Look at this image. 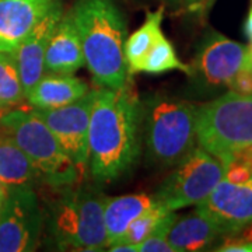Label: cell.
I'll use <instances>...</instances> for the list:
<instances>
[{"label": "cell", "mask_w": 252, "mask_h": 252, "mask_svg": "<svg viewBox=\"0 0 252 252\" xmlns=\"http://www.w3.org/2000/svg\"><path fill=\"white\" fill-rule=\"evenodd\" d=\"M165 6L161 4L156 11L146 14L142 27L137 28L125 41V58L129 74H135L139 70L140 63L149 54L156 41L162 35L161 23L164 18Z\"/></svg>", "instance_id": "cell-19"}, {"label": "cell", "mask_w": 252, "mask_h": 252, "mask_svg": "<svg viewBox=\"0 0 252 252\" xmlns=\"http://www.w3.org/2000/svg\"><path fill=\"white\" fill-rule=\"evenodd\" d=\"M84 66L79 32L69 11L63 13L51 35L45 54V72L74 74Z\"/></svg>", "instance_id": "cell-14"}, {"label": "cell", "mask_w": 252, "mask_h": 252, "mask_svg": "<svg viewBox=\"0 0 252 252\" xmlns=\"http://www.w3.org/2000/svg\"><path fill=\"white\" fill-rule=\"evenodd\" d=\"M89 91V84L73 74L45 72L27 94V102L35 109L59 108L84 97Z\"/></svg>", "instance_id": "cell-15"}, {"label": "cell", "mask_w": 252, "mask_h": 252, "mask_svg": "<svg viewBox=\"0 0 252 252\" xmlns=\"http://www.w3.org/2000/svg\"><path fill=\"white\" fill-rule=\"evenodd\" d=\"M221 237L224 235L216 223L196 209L187 216L175 217L168 231V243L175 252L205 251Z\"/></svg>", "instance_id": "cell-16"}, {"label": "cell", "mask_w": 252, "mask_h": 252, "mask_svg": "<svg viewBox=\"0 0 252 252\" xmlns=\"http://www.w3.org/2000/svg\"><path fill=\"white\" fill-rule=\"evenodd\" d=\"M216 0H182L181 1V7L188 11L190 14H196V16H206L207 11L213 6Z\"/></svg>", "instance_id": "cell-27"}, {"label": "cell", "mask_w": 252, "mask_h": 252, "mask_svg": "<svg viewBox=\"0 0 252 252\" xmlns=\"http://www.w3.org/2000/svg\"><path fill=\"white\" fill-rule=\"evenodd\" d=\"M144 146L157 167H174L196 146V105L156 94L143 104Z\"/></svg>", "instance_id": "cell-3"}, {"label": "cell", "mask_w": 252, "mask_h": 252, "mask_svg": "<svg viewBox=\"0 0 252 252\" xmlns=\"http://www.w3.org/2000/svg\"><path fill=\"white\" fill-rule=\"evenodd\" d=\"M62 14V4L51 10L48 16L42 18L35 27L32 28V31L20 42V45L14 49V52H11L17 63L21 84L26 93V99H27V94L30 90L35 86L38 80L42 77V74L45 73L44 64H45L46 48Z\"/></svg>", "instance_id": "cell-13"}, {"label": "cell", "mask_w": 252, "mask_h": 252, "mask_svg": "<svg viewBox=\"0 0 252 252\" xmlns=\"http://www.w3.org/2000/svg\"><path fill=\"white\" fill-rule=\"evenodd\" d=\"M94 95L95 90H90L72 104L36 109L80 174L87 170L89 162V127Z\"/></svg>", "instance_id": "cell-9"}, {"label": "cell", "mask_w": 252, "mask_h": 252, "mask_svg": "<svg viewBox=\"0 0 252 252\" xmlns=\"http://www.w3.org/2000/svg\"><path fill=\"white\" fill-rule=\"evenodd\" d=\"M215 251L219 252H252V243L241 235H227L223 243L219 244Z\"/></svg>", "instance_id": "cell-25"}, {"label": "cell", "mask_w": 252, "mask_h": 252, "mask_svg": "<svg viewBox=\"0 0 252 252\" xmlns=\"http://www.w3.org/2000/svg\"><path fill=\"white\" fill-rule=\"evenodd\" d=\"M0 127L35 167L39 182L52 189L74 185L81 174L35 108L18 107L0 115Z\"/></svg>", "instance_id": "cell-4"}, {"label": "cell", "mask_w": 252, "mask_h": 252, "mask_svg": "<svg viewBox=\"0 0 252 252\" xmlns=\"http://www.w3.org/2000/svg\"><path fill=\"white\" fill-rule=\"evenodd\" d=\"M175 212H171L162 217L161 221L152 231V234L144 238L137 245V251L140 252H175L168 243V231L175 220Z\"/></svg>", "instance_id": "cell-24"}, {"label": "cell", "mask_w": 252, "mask_h": 252, "mask_svg": "<svg viewBox=\"0 0 252 252\" xmlns=\"http://www.w3.org/2000/svg\"><path fill=\"white\" fill-rule=\"evenodd\" d=\"M49 217V234L59 250L104 251V195L90 187L74 185L58 189Z\"/></svg>", "instance_id": "cell-5"}, {"label": "cell", "mask_w": 252, "mask_h": 252, "mask_svg": "<svg viewBox=\"0 0 252 252\" xmlns=\"http://www.w3.org/2000/svg\"><path fill=\"white\" fill-rule=\"evenodd\" d=\"M0 190H7V188H6L1 182H0Z\"/></svg>", "instance_id": "cell-32"}, {"label": "cell", "mask_w": 252, "mask_h": 252, "mask_svg": "<svg viewBox=\"0 0 252 252\" xmlns=\"http://www.w3.org/2000/svg\"><path fill=\"white\" fill-rule=\"evenodd\" d=\"M7 193H9V190H0V210H1V207L4 205V200L7 198Z\"/></svg>", "instance_id": "cell-31"}, {"label": "cell", "mask_w": 252, "mask_h": 252, "mask_svg": "<svg viewBox=\"0 0 252 252\" xmlns=\"http://www.w3.org/2000/svg\"><path fill=\"white\" fill-rule=\"evenodd\" d=\"M223 162L198 146L174 165L171 174L153 195L154 200L168 212L199 205L223 180Z\"/></svg>", "instance_id": "cell-7"}, {"label": "cell", "mask_w": 252, "mask_h": 252, "mask_svg": "<svg viewBox=\"0 0 252 252\" xmlns=\"http://www.w3.org/2000/svg\"><path fill=\"white\" fill-rule=\"evenodd\" d=\"M240 234H241V237H243V238H245V240H248V241H251L252 243V221L250 223V224L247 225L245 228H244Z\"/></svg>", "instance_id": "cell-29"}, {"label": "cell", "mask_w": 252, "mask_h": 252, "mask_svg": "<svg viewBox=\"0 0 252 252\" xmlns=\"http://www.w3.org/2000/svg\"><path fill=\"white\" fill-rule=\"evenodd\" d=\"M247 63L248 46L212 31L200 42L190 70L207 86L228 87Z\"/></svg>", "instance_id": "cell-10"}, {"label": "cell", "mask_w": 252, "mask_h": 252, "mask_svg": "<svg viewBox=\"0 0 252 252\" xmlns=\"http://www.w3.org/2000/svg\"><path fill=\"white\" fill-rule=\"evenodd\" d=\"M79 32L84 64L102 89L129 84L125 17L114 0H77L69 10Z\"/></svg>", "instance_id": "cell-2"}, {"label": "cell", "mask_w": 252, "mask_h": 252, "mask_svg": "<svg viewBox=\"0 0 252 252\" xmlns=\"http://www.w3.org/2000/svg\"><path fill=\"white\" fill-rule=\"evenodd\" d=\"M26 101L14 56L11 52L0 51V115L23 107Z\"/></svg>", "instance_id": "cell-20"}, {"label": "cell", "mask_w": 252, "mask_h": 252, "mask_svg": "<svg viewBox=\"0 0 252 252\" xmlns=\"http://www.w3.org/2000/svg\"><path fill=\"white\" fill-rule=\"evenodd\" d=\"M153 195L133 193L109 198L104 195V225L107 233V248L124 240L132 221L154 205Z\"/></svg>", "instance_id": "cell-17"}, {"label": "cell", "mask_w": 252, "mask_h": 252, "mask_svg": "<svg viewBox=\"0 0 252 252\" xmlns=\"http://www.w3.org/2000/svg\"><path fill=\"white\" fill-rule=\"evenodd\" d=\"M171 70H180L187 74H192L190 66L180 61L178 55L174 49V45L162 34L142 61L137 73L160 74Z\"/></svg>", "instance_id": "cell-21"}, {"label": "cell", "mask_w": 252, "mask_h": 252, "mask_svg": "<svg viewBox=\"0 0 252 252\" xmlns=\"http://www.w3.org/2000/svg\"><path fill=\"white\" fill-rule=\"evenodd\" d=\"M143 104L133 87L95 90L89 127L91 178L109 184L130 171L142 152Z\"/></svg>", "instance_id": "cell-1"}, {"label": "cell", "mask_w": 252, "mask_h": 252, "mask_svg": "<svg viewBox=\"0 0 252 252\" xmlns=\"http://www.w3.org/2000/svg\"><path fill=\"white\" fill-rule=\"evenodd\" d=\"M244 32H245V35L250 39V42H251L252 45V6L251 9H250L248 16H247V20L244 23Z\"/></svg>", "instance_id": "cell-28"}, {"label": "cell", "mask_w": 252, "mask_h": 252, "mask_svg": "<svg viewBox=\"0 0 252 252\" xmlns=\"http://www.w3.org/2000/svg\"><path fill=\"white\" fill-rule=\"evenodd\" d=\"M44 215L34 189L9 190L0 210V252L36 250Z\"/></svg>", "instance_id": "cell-8"}, {"label": "cell", "mask_w": 252, "mask_h": 252, "mask_svg": "<svg viewBox=\"0 0 252 252\" xmlns=\"http://www.w3.org/2000/svg\"><path fill=\"white\" fill-rule=\"evenodd\" d=\"M248 51H250V54H252V45L248 46Z\"/></svg>", "instance_id": "cell-33"}, {"label": "cell", "mask_w": 252, "mask_h": 252, "mask_svg": "<svg viewBox=\"0 0 252 252\" xmlns=\"http://www.w3.org/2000/svg\"><path fill=\"white\" fill-rule=\"evenodd\" d=\"M223 178L234 184H244L252 180V146L244 147L223 161Z\"/></svg>", "instance_id": "cell-23"}, {"label": "cell", "mask_w": 252, "mask_h": 252, "mask_svg": "<svg viewBox=\"0 0 252 252\" xmlns=\"http://www.w3.org/2000/svg\"><path fill=\"white\" fill-rule=\"evenodd\" d=\"M168 213H171V212H168L160 203L154 202L153 206H150L147 210H144L140 216L132 221V224L129 225V228H127L122 241L133 244V245L137 247L144 238H147L149 235L152 234V231L161 221L162 217L168 215Z\"/></svg>", "instance_id": "cell-22"}, {"label": "cell", "mask_w": 252, "mask_h": 252, "mask_svg": "<svg viewBox=\"0 0 252 252\" xmlns=\"http://www.w3.org/2000/svg\"><path fill=\"white\" fill-rule=\"evenodd\" d=\"M196 143L221 162L252 146V94L228 91L196 107Z\"/></svg>", "instance_id": "cell-6"}, {"label": "cell", "mask_w": 252, "mask_h": 252, "mask_svg": "<svg viewBox=\"0 0 252 252\" xmlns=\"http://www.w3.org/2000/svg\"><path fill=\"white\" fill-rule=\"evenodd\" d=\"M164 6H172V7H181V1L182 0H157Z\"/></svg>", "instance_id": "cell-30"}, {"label": "cell", "mask_w": 252, "mask_h": 252, "mask_svg": "<svg viewBox=\"0 0 252 252\" xmlns=\"http://www.w3.org/2000/svg\"><path fill=\"white\" fill-rule=\"evenodd\" d=\"M230 91L238 94H252V69L245 66L241 72L234 77V80L228 84Z\"/></svg>", "instance_id": "cell-26"}, {"label": "cell", "mask_w": 252, "mask_h": 252, "mask_svg": "<svg viewBox=\"0 0 252 252\" xmlns=\"http://www.w3.org/2000/svg\"><path fill=\"white\" fill-rule=\"evenodd\" d=\"M196 206L216 223L224 237L240 234L252 221V180L234 184L223 178Z\"/></svg>", "instance_id": "cell-11"}, {"label": "cell", "mask_w": 252, "mask_h": 252, "mask_svg": "<svg viewBox=\"0 0 252 252\" xmlns=\"http://www.w3.org/2000/svg\"><path fill=\"white\" fill-rule=\"evenodd\" d=\"M0 182L7 190L35 189L39 177L17 143L0 127Z\"/></svg>", "instance_id": "cell-18"}, {"label": "cell", "mask_w": 252, "mask_h": 252, "mask_svg": "<svg viewBox=\"0 0 252 252\" xmlns=\"http://www.w3.org/2000/svg\"><path fill=\"white\" fill-rule=\"evenodd\" d=\"M62 0H0V51L14 52L20 42Z\"/></svg>", "instance_id": "cell-12"}]
</instances>
